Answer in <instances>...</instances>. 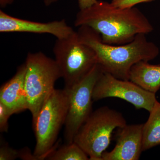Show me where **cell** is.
Segmentation results:
<instances>
[{
	"instance_id": "cell-12",
	"label": "cell",
	"mask_w": 160,
	"mask_h": 160,
	"mask_svg": "<svg viewBox=\"0 0 160 160\" xmlns=\"http://www.w3.org/2000/svg\"><path fill=\"white\" fill-rule=\"evenodd\" d=\"M129 80L142 89L156 93L160 89V65L140 61L131 67Z\"/></svg>"
},
{
	"instance_id": "cell-9",
	"label": "cell",
	"mask_w": 160,
	"mask_h": 160,
	"mask_svg": "<svg viewBox=\"0 0 160 160\" xmlns=\"http://www.w3.org/2000/svg\"><path fill=\"white\" fill-rule=\"evenodd\" d=\"M74 30L65 20L49 22H39L11 16L0 10V32H28L50 34L57 39L67 37Z\"/></svg>"
},
{
	"instance_id": "cell-10",
	"label": "cell",
	"mask_w": 160,
	"mask_h": 160,
	"mask_svg": "<svg viewBox=\"0 0 160 160\" xmlns=\"http://www.w3.org/2000/svg\"><path fill=\"white\" fill-rule=\"evenodd\" d=\"M143 124L126 125L119 128L117 142L110 152H104L102 160H138L142 150Z\"/></svg>"
},
{
	"instance_id": "cell-4",
	"label": "cell",
	"mask_w": 160,
	"mask_h": 160,
	"mask_svg": "<svg viewBox=\"0 0 160 160\" xmlns=\"http://www.w3.org/2000/svg\"><path fill=\"white\" fill-rule=\"evenodd\" d=\"M127 125L123 115L107 106L92 111L75 137L73 142L82 148L89 160H102V155L111 142L116 128Z\"/></svg>"
},
{
	"instance_id": "cell-7",
	"label": "cell",
	"mask_w": 160,
	"mask_h": 160,
	"mask_svg": "<svg viewBox=\"0 0 160 160\" xmlns=\"http://www.w3.org/2000/svg\"><path fill=\"white\" fill-rule=\"evenodd\" d=\"M103 72L101 66L96 64L80 82L70 89H66L68 92L69 102L64 125L66 143L73 142L78 131L92 112L93 89Z\"/></svg>"
},
{
	"instance_id": "cell-20",
	"label": "cell",
	"mask_w": 160,
	"mask_h": 160,
	"mask_svg": "<svg viewBox=\"0 0 160 160\" xmlns=\"http://www.w3.org/2000/svg\"><path fill=\"white\" fill-rule=\"evenodd\" d=\"M58 0H44L45 6H49L53 3L56 2Z\"/></svg>"
},
{
	"instance_id": "cell-16",
	"label": "cell",
	"mask_w": 160,
	"mask_h": 160,
	"mask_svg": "<svg viewBox=\"0 0 160 160\" xmlns=\"http://www.w3.org/2000/svg\"><path fill=\"white\" fill-rule=\"evenodd\" d=\"M12 115V113L7 107L0 102V131L1 132L8 131V120Z\"/></svg>"
},
{
	"instance_id": "cell-8",
	"label": "cell",
	"mask_w": 160,
	"mask_h": 160,
	"mask_svg": "<svg viewBox=\"0 0 160 160\" xmlns=\"http://www.w3.org/2000/svg\"><path fill=\"white\" fill-rule=\"evenodd\" d=\"M116 98L122 99L137 109L150 112L157 102L156 93L146 91L129 80L117 78L103 72L95 85L92 93L93 101Z\"/></svg>"
},
{
	"instance_id": "cell-18",
	"label": "cell",
	"mask_w": 160,
	"mask_h": 160,
	"mask_svg": "<svg viewBox=\"0 0 160 160\" xmlns=\"http://www.w3.org/2000/svg\"><path fill=\"white\" fill-rule=\"evenodd\" d=\"M98 0H78L80 9H86L96 3Z\"/></svg>"
},
{
	"instance_id": "cell-19",
	"label": "cell",
	"mask_w": 160,
	"mask_h": 160,
	"mask_svg": "<svg viewBox=\"0 0 160 160\" xmlns=\"http://www.w3.org/2000/svg\"><path fill=\"white\" fill-rule=\"evenodd\" d=\"M14 0H0V6L1 8H4L8 5L12 4Z\"/></svg>"
},
{
	"instance_id": "cell-2",
	"label": "cell",
	"mask_w": 160,
	"mask_h": 160,
	"mask_svg": "<svg viewBox=\"0 0 160 160\" xmlns=\"http://www.w3.org/2000/svg\"><path fill=\"white\" fill-rule=\"evenodd\" d=\"M77 32L80 41L93 49L98 64L104 72L119 79L129 80V71L134 64L140 61L149 62L159 53L158 47L148 41L143 33L127 44L113 45L103 42L100 34L88 26H80Z\"/></svg>"
},
{
	"instance_id": "cell-1",
	"label": "cell",
	"mask_w": 160,
	"mask_h": 160,
	"mask_svg": "<svg viewBox=\"0 0 160 160\" xmlns=\"http://www.w3.org/2000/svg\"><path fill=\"white\" fill-rule=\"evenodd\" d=\"M74 25L90 27L100 34L103 42L113 45L127 44L137 35L148 34L153 30L148 18L135 6L120 8L98 0L92 6L80 9Z\"/></svg>"
},
{
	"instance_id": "cell-3",
	"label": "cell",
	"mask_w": 160,
	"mask_h": 160,
	"mask_svg": "<svg viewBox=\"0 0 160 160\" xmlns=\"http://www.w3.org/2000/svg\"><path fill=\"white\" fill-rule=\"evenodd\" d=\"M68 95L66 89H55L32 122L36 144L33 152L38 160H44L58 146L56 141L65 125L68 112Z\"/></svg>"
},
{
	"instance_id": "cell-14",
	"label": "cell",
	"mask_w": 160,
	"mask_h": 160,
	"mask_svg": "<svg viewBox=\"0 0 160 160\" xmlns=\"http://www.w3.org/2000/svg\"><path fill=\"white\" fill-rule=\"evenodd\" d=\"M49 160H87L89 156L76 143H67L58 149H55L47 157Z\"/></svg>"
},
{
	"instance_id": "cell-17",
	"label": "cell",
	"mask_w": 160,
	"mask_h": 160,
	"mask_svg": "<svg viewBox=\"0 0 160 160\" xmlns=\"http://www.w3.org/2000/svg\"><path fill=\"white\" fill-rule=\"evenodd\" d=\"M153 0H112L114 6L120 8L133 7L141 3L148 2Z\"/></svg>"
},
{
	"instance_id": "cell-11",
	"label": "cell",
	"mask_w": 160,
	"mask_h": 160,
	"mask_svg": "<svg viewBox=\"0 0 160 160\" xmlns=\"http://www.w3.org/2000/svg\"><path fill=\"white\" fill-rule=\"evenodd\" d=\"M26 71L25 63L18 68L13 77L0 89V102L7 107L12 114L27 109L25 87Z\"/></svg>"
},
{
	"instance_id": "cell-5",
	"label": "cell",
	"mask_w": 160,
	"mask_h": 160,
	"mask_svg": "<svg viewBox=\"0 0 160 160\" xmlns=\"http://www.w3.org/2000/svg\"><path fill=\"white\" fill-rule=\"evenodd\" d=\"M25 63L27 109L32 115L33 122L55 89V83L62 78V74L55 60L41 52H29Z\"/></svg>"
},
{
	"instance_id": "cell-15",
	"label": "cell",
	"mask_w": 160,
	"mask_h": 160,
	"mask_svg": "<svg viewBox=\"0 0 160 160\" xmlns=\"http://www.w3.org/2000/svg\"><path fill=\"white\" fill-rule=\"evenodd\" d=\"M20 157L19 150L11 148L7 144H2L0 148V160H13Z\"/></svg>"
},
{
	"instance_id": "cell-13",
	"label": "cell",
	"mask_w": 160,
	"mask_h": 160,
	"mask_svg": "<svg viewBox=\"0 0 160 160\" xmlns=\"http://www.w3.org/2000/svg\"><path fill=\"white\" fill-rule=\"evenodd\" d=\"M160 145V103L157 102L143 126V151Z\"/></svg>"
},
{
	"instance_id": "cell-6",
	"label": "cell",
	"mask_w": 160,
	"mask_h": 160,
	"mask_svg": "<svg viewBox=\"0 0 160 160\" xmlns=\"http://www.w3.org/2000/svg\"><path fill=\"white\" fill-rule=\"evenodd\" d=\"M55 60L68 89L77 84L98 64L93 49L80 41L77 31L57 39L53 48Z\"/></svg>"
}]
</instances>
